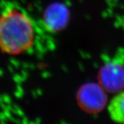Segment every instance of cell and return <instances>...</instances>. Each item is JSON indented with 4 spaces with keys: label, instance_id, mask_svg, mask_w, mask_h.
Wrapping results in <instances>:
<instances>
[{
    "label": "cell",
    "instance_id": "1",
    "mask_svg": "<svg viewBox=\"0 0 124 124\" xmlns=\"http://www.w3.org/2000/svg\"><path fill=\"white\" fill-rule=\"evenodd\" d=\"M0 17V49L6 53L21 54L34 46L36 28L24 10L14 6L1 8Z\"/></svg>",
    "mask_w": 124,
    "mask_h": 124
},
{
    "label": "cell",
    "instance_id": "2",
    "mask_svg": "<svg viewBox=\"0 0 124 124\" xmlns=\"http://www.w3.org/2000/svg\"><path fill=\"white\" fill-rule=\"evenodd\" d=\"M98 78V83L108 93L124 91V52L107 59L100 68Z\"/></svg>",
    "mask_w": 124,
    "mask_h": 124
},
{
    "label": "cell",
    "instance_id": "3",
    "mask_svg": "<svg viewBox=\"0 0 124 124\" xmlns=\"http://www.w3.org/2000/svg\"><path fill=\"white\" fill-rule=\"evenodd\" d=\"M107 93L99 83L87 84L78 91L77 100L81 109L89 113L95 114L105 108Z\"/></svg>",
    "mask_w": 124,
    "mask_h": 124
},
{
    "label": "cell",
    "instance_id": "4",
    "mask_svg": "<svg viewBox=\"0 0 124 124\" xmlns=\"http://www.w3.org/2000/svg\"><path fill=\"white\" fill-rule=\"evenodd\" d=\"M70 18V12L65 5L56 3L49 5L43 15L45 29L51 32L62 31L67 26Z\"/></svg>",
    "mask_w": 124,
    "mask_h": 124
},
{
    "label": "cell",
    "instance_id": "5",
    "mask_svg": "<svg viewBox=\"0 0 124 124\" xmlns=\"http://www.w3.org/2000/svg\"><path fill=\"white\" fill-rule=\"evenodd\" d=\"M108 111L115 122L124 124V91L115 95L108 104Z\"/></svg>",
    "mask_w": 124,
    "mask_h": 124
}]
</instances>
